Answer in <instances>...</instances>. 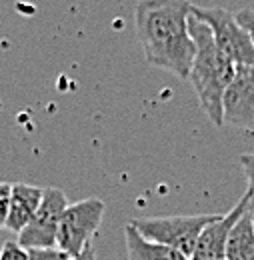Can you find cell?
Instances as JSON below:
<instances>
[{"label":"cell","instance_id":"obj_1","mask_svg":"<svg viewBox=\"0 0 254 260\" xmlns=\"http://www.w3.org/2000/svg\"><path fill=\"white\" fill-rule=\"evenodd\" d=\"M192 2L140 0L134 8L136 38L150 66L188 80L196 46L188 30Z\"/></svg>","mask_w":254,"mask_h":260},{"label":"cell","instance_id":"obj_2","mask_svg":"<svg viewBox=\"0 0 254 260\" xmlns=\"http://www.w3.org/2000/svg\"><path fill=\"white\" fill-rule=\"evenodd\" d=\"M188 30L196 46L188 80L208 118L216 126H223L224 92L236 74V64L218 48L208 24L198 20L192 12L188 16Z\"/></svg>","mask_w":254,"mask_h":260},{"label":"cell","instance_id":"obj_3","mask_svg":"<svg viewBox=\"0 0 254 260\" xmlns=\"http://www.w3.org/2000/svg\"><path fill=\"white\" fill-rule=\"evenodd\" d=\"M220 214H196V216H164V218H134L130 224L142 236L172 246L190 258L202 230L214 222Z\"/></svg>","mask_w":254,"mask_h":260},{"label":"cell","instance_id":"obj_4","mask_svg":"<svg viewBox=\"0 0 254 260\" xmlns=\"http://www.w3.org/2000/svg\"><path fill=\"white\" fill-rule=\"evenodd\" d=\"M190 12L198 20L208 24L218 48L234 64L254 66L252 38L240 26V22L236 20V14H232L230 10L220 8V6L204 8V6H196V4H192Z\"/></svg>","mask_w":254,"mask_h":260},{"label":"cell","instance_id":"obj_5","mask_svg":"<svg viewBox=\"0 0 254 260\" xmlns=\"http://www.w3.org/2000/svg\"><path fill=\"white\" fill-rule=\"evenodd\" d=\"M104 210L106 206L100 198H84L80 202L68 204L58 224L56 246L70 258L78 256L90 244L92 234L102 222Z\"/></svg>","mask_w":254,"mask_h":260},{"label":"cell","instance_id":"obj_6","mask_svg":"<svg viewBox=\"0 0 254 260\" xmlns=\"http://www.w3.org/2000/svg\"><path fill=\"white\" fill-rule=\"evenodd\" d=\"M68 200L60 188H44L42 202L34 212L28 226L18 234V244L26 250L30 248H54L58 238V224Z\"/></svg>","mask_w":254,"mask_h":260},{"label":"cell","instance_id":"obj_7","mask_svg":"<svg viewBox=\"0 0 254 260\" xmlns=\"http://www.w3.org/2000/svg\"><path fill=\"white\" fill-rule=\"evenodd\" d=\"M223 122L254 130V66H236L223 100Z\"/></svg>","mask_w":254,"mask_h":260},{"label":"cell","instance_id":"obj_8","mask_svg":"<svg viewBox=\"0 0 254 260\" xmlns=\"http://www.w3.org/2000/svg\"><path fill=\"white\" fill-rule=\"evenodd\" d=\"M250 198H252V190L248 188L226 214H220L214 222H210L202 230L190 260H226V242H228L230 230L248 210Z\"/></svg>","mask_w":254,"mask_h":260},{"label":"cell","instance_id":"obj_9","mask_svg":"<svg viewBox=\"0 0 254 260\" xmlns=\"http://www.w3.org/2000/svg\"><path fill=\"white\" fill-rule=\"evenodd\" d=\"M44 188L16 182L12 184V194H10V210H8V220H6V230L20 234L28 226L34 212L38 210L42 202Z\"/></svg>","mask_w":254,"mask_h":260},{"label":"cell","instance_id":"obj_10","mask_svg":"<svg viewBox=\"0 0 254 260\" xmlns=\"http://www.w3.org/2000/svg\"><path fill=\"white\" fill-rule=\"evenodd\" d=\"M124 246L128 260H190L172 246L160 244L142 236L130 222L124 226Z\"/></svg>","mask_w":254,"mask_h":260},{"label":"cell","instance_id":"obj_11","mask_svg":"<svg viewBox=\"0 0 254 260\" xmlns=\"http://www.w3.org/2000/svg\"><path fill=\"white\" fill-rule=\"evenodd\" d=\"M226 260H254V218L250 210H246L230 230L226 242Z\"/></svg>","mask_w":254,"mask_h":260},{"label":"cell","instance_id":"obj_12","mask_svg":"<svg viewBox=\"0 0 254 260\" xmlns=\"http://www.w3.org/2000/svg\"><path fill=\"white\" fill-rule=\"evenodd\" d=\"M0 260H30L28 250L14 240H6L0 248Z\"/></svg>","mask_w":254,"mask_h":260},{"label":"cell","instance_id":"obj_13","mask_svg":"<svg viewBox=\"0 0 254 260\" xmlns=\"http://www.w3.org/2000/svg\"><path fill=\"white\" fill-rule=\"evenodd\" d=\"M30 260H70V256L60 250L58 246L54 248H30L28 250Z\"/></svg>","mask_w":254,"mask_h":260},{"label":"cell","instance_id":"obj_14","mask_svg":"<svg viewBox=\"0 0 254 260\" xmlns=\"http://www.w3.org/2000/svg\"><path fill=\"white\" fill-rule=\"evenodd\" d=\"M10 194H12V184L0 182V228H6L8 210H10Z\"/></svg>","mask_w":254,"mask_h":260},{"label":"cell","instance_id":"obj_15","mask_svg":"<svg viewBox=\"0 0 254 260\" xmlns=\"http://www.w3.org/2000/svg\"><path fill=\"white\" fill-rule=\"evenodd\" d=\"M236 20L240 22V26L250 34L252 38V44H254V10L252 8H244L240 12H236Z\"/></svg>","mask_w":254,"mask_h":260},{"label":"cell","instance_id":"obj_16","mask_svg":"<svg viewBox=\"0 0 254 260\" xmlns=\"http://www.w3.org/2000/svg\"><path fill=\"white\" fill-rule=\"evenodd\" d=\"M238 160H240L242 170H244V174H246V178H248V188L252 190V194H254V152L242 154Z\"/></svg>","mask_w":254,"mask_h":260},{"label":"cell","instance_id":"obj_17","mask_svg":"<svg viewBox=\"0 0 254 260\" xmlns=\"http://www.w3.org/2000/svg\"><path fill=\"white\" fill-rule=\"evenodd\" d=\"M70 260H96V252H94V248H92V244H88L78 256H72Z\"/></svg>","mask_w":254,"mask_h":260},{"label":"cell","instance_id":"obj_18","mask_svg":"<svg viewBox=\"0 0 254 260\" xmlns=\"http://www.w3.org/2000/svg\"><path fill=\"white\" fill-rule=\"evenodd\" d=\"M248 210H250V214H252V218H254V194H252V198H250V206H248Z\"/></svg>","mask_w":254,"mask_h":260}]
</instances>
